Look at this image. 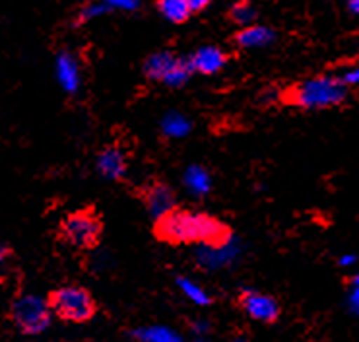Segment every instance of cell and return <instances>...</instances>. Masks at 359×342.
Returning a JSON list of instances; mask_svg holds the SVG:
<instances>
[{
	"instance_id": "ffe728a7",
	"label": "cell",
	"mask_w": 359,
	"mask_h": 342,
	"mask_svg": "<svg viewBox=\"0 0 359 342\" xmlns=\"http://www.w3.org/2000/svg\"><path fill=\"white\" fill-rule=\"evenodd\" d=\"M12 257H14V249L6 243H0V268L4 267Z\"/></svg>"
},
{
	"instance_id": "6da1fadb",
	"label": "cell",
	"mask_w": 359,
	"mask_h": 342,
	"mask_svg": "<svg viewBox=\"0 0 359 342\" xmlns=\"http://www.w3.org/2000/svg\"><path fill=\"white\" fill-rule=\"evenodd\" d=\"M151 234L159 243L171 247L206 245L210 249H224L233 239V228L214 214L175 204L154 218Z\"/></svg>"
},
{
	"instance_id": "9c48e42d",
	"label": "cell",
	"mask_w": 359,
	"mask_h": 342,
	"mask_svg": "<svg viewBox=\"0 0 359 342\" xmlns=\"http://www.w3.org/2000/svg\"><path fill=\"white\" fill-rule=\"evenodd\" d=\"M128 164H130V152L118 140L107 142L95 156V167L100 176L115 183H125Z\"/></svg>"
},
{
	"instance_id": "8992f818",
	"label": "cell",
	"mask_w": 359,
	"mask_h": 342,
	"mask_svg": "<svg viewBox=\"0 0 359 342\" xmlns=\"http://www.w3.org/2000/svg\"><path fill=\"white\" fill-rule=\"evenodd\" d=\"M144 76L151 82L165 84L169 88H181L194 72L187 57H177L173 51H159L144 60Z\"/></svg>"
},
{
	"instance_id": "d6986e66",
	"label": "cell",
	"mask_w": 359,
	"mask_h": 342,
	"mask_svg": "<svg viewBox=\"0 0 359 342\" xmlns=\"http://www.w3.org/2000/svg\"><path fill=\"white\" fill-rule=\"evenodd\" d=\"M212 2H214V0H187V4H189V8H191L192 16L202 14V12L212 4Z\"/></svg>"
},
{
	"instance_id": "3957f363",
	"label": "cell",
	"mask_w": 359,
	"mask_h": 342,
	"mask_svg": "<svg viewBox=\"0 0 359 342\" xmlns=\"http://www.w3.org/2000/svg\"><path fill=\"white\" fill-rule=\"evenodd\" d=\"M105 232L103 216L95 206H84L68 212L57 228L59 239L76 251H95L101 245Z\"/></svg>"
},
{
	"instance_id": "277c9868",
	"label": "cell",
	"mask_w": 359,
	"mask_h": 342,
	"mask_svg": "<svg viewBox=\"0 0 359 342\" xmlns=\"http://www.w3.org/2000/svg\"><path fill=\"white\" fill-rule=\"evenodd\" d=\"M47 301L55 317L72 325L90 323L100 311L93 294L78 284H67V286H59L50 290Z\"/></svg>"
},
{
	"instance_id": "9a60e30c",
	"label": "cell",
	"mask_w": 359,
	"mask_h": 342,
	"mask_svg": "<svg viewBox=\"0 0 359 342\" xmlns=\"http://www.w3.org/2000/svg\"><path fill=\"white\" fill-rule=\"evenodd\" d=\"M177 282H179V288L189 296V300H192L194 303H201V305L212 303V298L202 290L201 286H196V284L191 282V280H187V278H177Z\"/></svg>"
},
{
	"instance_id": "603a6c76",
	"label": "cell",
	"mask_w": 359,
	"mask_h": 342,
	"mask_svg": "<svg viewBox=\"0 0 359 342\" xmlns=\"http://www.w3.org/2000/svg\"><path fill=\"white\" fill-rule=\"evenodd\" d=\"M355 263V257H351V255H346L340 259V265H353Z\"/></svg>"
},
{
	"instance_id": "7a4b0ae2",
	"label": "cell",
	"mask_w": 359,
	"mask_h": 342,
	"mask_svg": "<svg viewBox=\"0 0 359 342\" xmlns=\"http://www.w3.org/2000/svg\"><path fill=\"white\" fill-rule=\"evenodd\" d=\"M348 86L338 76H315L278 88V105L292 109H332L348 100Z\"/></svg>"
},
{
	"instance_id": "ba28073f",
	"label": "cell",
	"mask_w": 359,
	"mask_h": 342,
	"mask_svg": "<svg viewBox=\"0 0 359 342\" xmlns=\"http://www.w3.org/2000/svg\"><path fill=\"white\" fill-rule=\"evenodd\" d=\"M133 197L142 202L144 209L148 210L151 218H158L159 214L168 212L177 204V192L163 177L151 176L144 183L133 189Z\"/></svg>"
},
{
	"instance_id": "7402d4cb",
	"label": "cell",
	"mask_w": 359,
	"mask_h": 342,
	"mask_svg": "<svg viewBox=\"0 0 359 342\" xmlns=\"http://www.w3.org/2000/svg\"><path fill=\"white\" fill-rule=\"evenodd\" d=\"M348 10L353 16H359V0H348Z\"/></svg>"
},
{
	"instance_id": "30bf717a",
	"label": "cell",
	"mask_w": 359,
	"mask_h": 342,
	"mask_svg": "<svg viewBox=\"0 0 359 342\" xmlns=\"http://www.w3.org/2000/svg\"><path fill=\"white\" fill-rule=\"evenodd\" d=\"M187 59H189V65L194 74L214 76L233 59V55H229L216 45H204V47H198L192 55H189Z\"/></svg>"
},
{
	"instance_id": "ac0fdd59",
	"label": "cell",
	"mask_w": 359,
	"mask_h": 342,
	"mask_svg": "<svg viewBox=\"0 0 359 342\" xmlns=\"http://www.w3.org/2000/svg\"><path fill=\"white\" fill-rule=\"evenodd\" d=\"M338 78H340V80H342V82L348 86V88H350V86H355V84H359V65L348 68V70H346L342 76H338Z\"/></svg>"
},
{
	"instance_id": "52a82bcc",
	"label": "cell",
	"mask_w": 359,
	"mask_h": 342,
	"mask_svg": "<svg viewBox=\"0 0 359 342\" xmlns=\"http://www.w3.org/2000/svg\"><path fill=\"white\" fill-rule=\"evenodd\" d=\"M233 305L252 321L262 325H276L282 317V305L272 294L259 292L252 288H243L235 294Z\"/></svg>"
},
{
	"instance_id": "4fadbf2b",
	"label": "cell",
	"mask_w": 359,
	"mask_h": 342,
	"mask_svg": "<svg viewBox=\"0 0 359 342\" xmlns=\"http://www.w3.org/2000/svg\"><path fill=\"white\" fill-rule=\"evenodd\" d=\"M156 10L168 22L175 25L187 24L191 20L192 12L187 4V0H156Z\"/></svg>"
},
{
	"instance_id": "2e32d148",
	"label": "cell",
	"mask_w": 359,
	"mask_h": 342,
	"mask_svg": "<svg viewBox=\"0 0 359 342\" xmlns=\"http://www.w3.org/2000/svg\"><path fill=\"white\" fill-rule=\"evenodd\" d=\"M187 183L192 185L196 191H208L210 187L208 176H206V171H202L201 167H192V169H189V173H187Z\"/></svg>"
},
{
	"instance_id": "7c38bea8",
	"label": "cell",
	"mask_w": 359,
	"mask_h": 342,
	"mask_svg": "<svg viewBox=\"0 0 359 342\" xmlns=\"http://www.w3.org/2000/svg\"><path fill=\"white\" fill-rule=\"evenodd\" d=\"M57 78L67 92H76L80 76H78V65H76L74 57L68 51H60L57 55Z\"/></svg>"
},
{
	"instance_id": "8fae6325",
	"label": "cell",
	"mask_w": 359,
	"mask_h": 342,
	"mask_svg": "<svg viewBox=\"0 0 359 342\" xmlns=\"http://www.w3.org/2000/svg\"><path fill=\"white\" fill-rule=\"evenodd\" d=\"M276 39V32L272 27L262 24H251L239 27L231 37L229 43L235 49H259V47H266Z\"/></svg>"
},
{
	"instance_id": "5b68a950",
	"label": "cell",
	"mask_w": 359,
	"mask_h": 342,
	"mask_svg": "<svg viewBox=\"0 0 359 342\" xmlns=\"http://www.w3.org/2000/svg\"><path fill=\"white\" fill-rule=\"evenodd\" d=\"M8 317L20 333L35 336V334H41L49 329L53 311H50L47 298H39L34 294H24V296H20L12 301L8 309Z\"/></svg>"
},
{
	"instance_id": "5bb4252c",
	"label": "cell",
	"mask_w": 359,
	"mask_h": 342,
	"mask_svg": "<svg viewBox=\"0 0 359 342\" xmlns=\"http://www.w3.org/2000/svg\"><path fill=\"white\" fill-rule=\"evenodd\" d=\"M226 18L229 24L237 25V27H245V25L257 24L259 10L252 4V0H237L229 6Z\"/></svg>"
},
{
	"instance_id": "44dd1931",
	"label": "cell",
	"mask_w": 359,
	"mask_h": 342,
	"mask_svg": "<svg viewBox=\"0 0 359 342\" xmlns=\"http://www.w3.org/2000/svg\"><path fill=\"white\" fill-rule=\"evenodd\" d=\"M353 286H355V290L351 294V308L359 313V275L353 278Z\"/></svg>"
},
{
	"instance_id": "e0dca14e",
	"label": "cell",
	"mask_w": 359,
	"mask_h": 342,
	"mask_svg": "<svg viewBox=\"0 0 359 342\" xmlns=\"http://www.w3.org/2000/svg\"><path fill=\"white\" fill-rule=\"evenodd\" d=\"M109 8H123V10H133L136 8L142 0H103Z\"/></svg>"
}]
</instances>
